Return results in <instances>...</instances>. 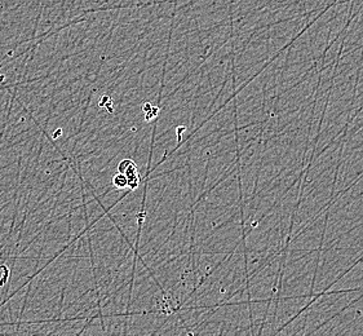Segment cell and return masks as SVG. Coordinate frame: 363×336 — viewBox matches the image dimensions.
I'll use <instances>...</instances> for the list:
<instances>
[{
	"label": "cell",
	"instance_id": "2",
	"mask_svg": "<svg viewBox=\"0 0 363 336\" xmlns=\"http://www.w3.org/2000/svg\"><path fill=\"white\" fill-rule=\"evenodd\" d=\"M113 184H114V186H116L118 189H124V188L128 186V179L125 177L124 174L119 172V174H116V175L113 177Z\"/></svg>",
	"mask_w": 363,
	"mask_h": 336
},
{
	"label": "cell",
	"instance_id": "1",
	"mask_svg": "<svg viewBox=\"0 0 363 336\" xmlns=\"http://www.w3.org/2000/svg\"><path fill=\"white\" fill-rule=\"evenodd\" d=\"M118 169L128 179V188L132 190L136 189L140 185V180H141L136 163L131 159H124L119 163Z\"/></svg>",
	"mask_w": 363,
	"mask_h": 336
}]
</instances>
